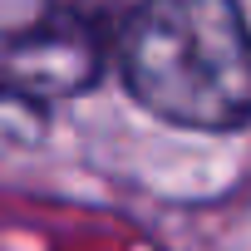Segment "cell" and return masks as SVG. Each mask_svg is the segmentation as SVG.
I'll return each mask as SVG.
<instances>
[{"label": "cell", "instance_id": "6da1fadb", "mask_svg": "<svg viewBox=\"0 0 251 251\" xmlns=\"http://www.w3.org/2000/svg\"><path fill=\"white\" fill-rule=\"evenodd\" d=\"M128 94L182 128L251 123V30L236 0H143L118 35Z\"/></svg>", "mask_w": 251, "mask_h": 251}, {"label": "cell", "instance_id": "7a4b0ae2", "mask_svg": "<svg viewBox=\"0 0 251 251\" xmlns=\"http://www.w3.org/2000/svg\"><path fill=\"white\" fill-rule=\"evenodd\" d=\"M5 74H10L15 89H30V94H74V89L94 84L99 45L84 25H69V20L40 25V30H25L10 45Z\"/></svg>", "mask_w": 251, "mask_h": 251}]
</instances>
